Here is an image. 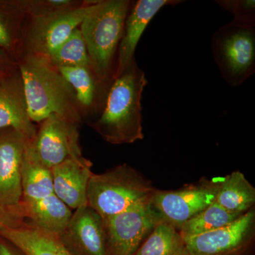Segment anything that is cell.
I'll use <instances>...</instances> for the list:
<instances>
[{
	"label": "cell",
	"mask_w": 255,
	"mask_h": 255,
	"mask_svg": "<svg viewBox=\"0 0 255 255\" xmlns=\"http://www.w3.org/2000/svg\"><path fill=\"white\" fill-rule=\"evenodd\" d=\"M132 4L130 0H99L80 26L92 70L101 80L110 83L124 24Z\"/></svg>",
	"instance_id": "obj_3"
},
{
	"label": "cell",
	"mask_w": 255,
	"mask_h": 255,
	"mask_svg": "<svg viewBox=\"0 0 255 255\" xmlns=\"http://www.w3.org/2000/svg\"><path fill=\"white\" fill-rule=\"evenodd\" d=\"M92 162L85 157L66 159L52 167L53 191L70 209L87 205V187L91 177Z\"/></svg>",
	"instance_id": "obj_15"
},
{
	"label": "cell",
	"mask_w": 255,
	"mask_h": 255,
	"mask_svg": "<svg viewBox=\"0 0 255 255\" xmlns=\"http://www.w3.org/2000/svg\"><path fill=\"white\" fill-rule=\"evenodd\" d=\"M17 68L33 123H41L53 114L81 123L82 112L73 88L48 58L23 55Z\"/></svg>",
	"instance_id": "obj_2"
},
{
	"label": "cell",
	"mask_w": 255,
	"mask_h": 255,
	"mask_svg": "<svg viewBox=\"0 0 255 255\" xmlns=\"http://www.w3.org/2000/svg\"><path fill=\"white\" fill-rule=\"evenodd\" d=\"M95 1H85L78 6L46 16L29 17L23 31V55L48 58L76 28L91 11Z\"/></svg>",
	"instance_id": "obj_6"
},
{
	"label": "cell",
	"mask_w": 255,
	"mask_h": 255,
	"mask_svg": "<svg viewBox=\"0 0 255 255\" xmlns=\"http://www.w3.org/2000/svg\"><path fill=\"white\" fill-rule=\"evenodd\" d=\"M215 202L229 212L245 214L255 205V187L243 172L235 171L221 179Z\"/></svg>",
	"instance_id": "obj_20"
},
{
	"label": "cell",
	"mask_w": 255,
	"mask_h": 255,
	"mask_svg": "<svg viewBox=\"0 0 255 255\" xmlns=\"http://www.w3.org/2000/svg\"><path fill=\"white\" fill-rule=\"evenodd\" d=\"M221 182L202 179L179 190H156L151 204L163 221L179 229L216 201Z\"/></svg>",
	"instance_id": "obj_9"
},
{
	"label": "cell",
	"mask_w": 255,
	"mask_h": 255,
	"mask_svg": "<svg viewBox=\"0 0 255 255\" xmlns=\"http://www.w3.org/2000/svg\"><path fill=\"white\" fill-rule=\"evenodd\" d=\"M0 255H16L4 244H0Z\"/></svg>",
	"instance_id": "obj_29"
},
{
	"label": "cell",
	"mask_w": 255,
	"mask_h": 255,
	"mask_svg": "<svg viewBox=\"0 0 255 255\" xmlns=\"http://www.w3.org/2000/svg\"><path fill=\"white\" fill-rule=\"evenodd\" d=\"M28 141L11 128L0 135V207H14L21 203V164Z\"/></svg>",
	"instance_id": "obj_11"
},
{
	"label": "cell",
	"mask_w": 255,
	"mask_h": 255,
	"mask_svg": "<svg viewBox=\"0 0 255 255\" xmlns=\"http://www.w3.org/2000/svg\"><path fill=\"white\" fill-rule=\"evenodd\" d=\"M134 255H190L177 228L164 221L156 226Z\"/></svg>",
	"instance_id": "obj_22"
},
{
	"label": "cell",
	"mask_w": 255,
	"mask_h": 255,
	"mask_svg": "<svg viewBox=\"0 0 255 255\" xmlns=\"http://www.w3.org/2000/svg\"><path fill=\"white\" fill-rule=\"evenodd\" d=\"M23 14L28 17L46 16L82 4L74 0H16Z\"/></svg>",
	"instance_id": "obj_25"
},
{
	"label": "cell",
	"mask_w": 255,
	"mask_h": 255,
	"mask_svg": "<svg viewBox=\"0 0 255 255\" xmlns=\"http://www.w3.org/2000/svg\"><path fill=\"white\" fill-rule=\"evenodd\" d=\"M48 59L55 68L87 67L92 68L86 44L80 27L76 28L51 53Z\"/></svg>",
	"instance_id": "obj_24"
},
{
	"label": "cell",
	"mask_w": 255,
	"mask_h": 255,
	"mask_svg": "<svg viewBox=\"0 0 255 255\" xmlns=\"http://www.w3.org/2000/svg\"><path fill=\"white\" fill-rule=\"evenodd\" d=\"M211 49L223 80L240 86L255 73V25L233 20L215 31Z\"/></svg>",
	"instance_id": "obj_5"
},
{
	"label": "cell",
	"mask_w": 255,
	"mask_h": 255,
	"mask_svg": "<svg viewBox=\"0 0 255 255\" xmlns=\"http://www.w3.org/2000/svg\"><path fill=\"white\" fill-rule=\"evenodd\" d=\"M26 17L16 0H0V48L15 60L21 49Z\"/></svg>",
	"instance_id": "obj_21"
},
{
	"label": "cell",
	"mask_w": 255,
	"mask_h": 255,
	"mask_svg": "<svg viewBox=\"0 0 255 255\" xmlns=\"http://www.w3.org/2000/svg\"><path fill=\"white\" fill-rule=\"evenodd\" d=\"M0 236L25 255H73L58 236L45 232L31 223L1 228Z\"/></svg>",
	"instance_id": "obj_17"
},
{
	"label": "cell",
	"mask_w": 255,
	"mask_h": 255,
	"mask_svg": "<svg viewBox=\"0 0 255 255\" xmlns=\"http://www.w3.org/2000/svg\"><path fill=\"white\" fill-rule=\"evenodd\" d=\"M21 205L25 219H29L37 228L58 237L68 227L73 216L71 209L55 194L29 204L21 201Z\"/></svg>",
	"instance_id": "obj_18"
},
{
	"label": "cell",
	"mask_w": 255,
	"mask_h": 255,
	"mask_svg": "<svg viewBox=\"0 0 255 255\" xmlns=\"http://www.w3.org/2000/svg\"><path fill=\"white\" fill-rule=\"evenodd\" d=\"M78 124L53 114L41 122L36 136L29 142L33 155L48 168L66 159L81 158Z\"/></svg>",
	"instance_id": "obj_8"
},
{
	"label": "cell",
	"mask_w": 255,
	"mask_h": 255,
	"mask_svg": "<svg viewBox=\"0 0 255 255\" xmlns=\"http://www.w3.org/2000/svg\"><path fill=\"white\" fill-rule=\"evenodd\" d=\"M241 216L226 211L214 201L199 214L183 223L178 231L183 238L194 237L226 226Z\"/></svg>",
	"instance_id": "obj_23"
},
{
	"label": "cell",
	"mask_w": 255,
	"mask_h": 255,
	"mask_svg": "<svg viewBox=\"0 0 255 255\" xmlns=\"http://www.w3.org/2000/svg\"><path fill=\"white\" fill-rule=\"evenodd\" d=\"M147 84L145 74L135 59L112 80L103 110L90 124L106 142L122 145L144 138L141 101Z\"/></svg>",
	"instance_id": "obj_1"
},
{
	"label": "cell",
	"mask_w": 255,
	"mask_h": 255,
	"mask_svg": "<svg viewBox=\"0 0 255 255\" xmlns=\"http://www.w3.org/2000/svg\"><path fill=\"white\" fill-rule=\"evenodd\" d=\"M11 128L33 140L36 125L28 115L22 80L18 68L0 79V130Z\"/></svg>",
	"instance_id": "obj_14"
},
{
	"label": "cell",
	"mask_w": 255,
	"mask_h": 255,
	"mask_svg": "<svg viewBox=\"0 0 255 255\" xmlns=\"http://www.w3.org/2000/svg\"><path fill=\"white\" fill-rule=\"evenodd\" d=\"M75 92L83 116L95 115L103 110L110 83L101 80L91 68H56Z\"/></svg>",
	"instance_id": "obj_16"
},
{
	"label": "cell",
	"mask_w": 255,
	"mask_h": 255,
	"mask_svg": "<svg viewBox=\"0 0 255 255\" xmlns=\"http://www.w3.org/2000/svg\"><path fill=\"white\" fill-rule=\"evenodd\" d=\"M25 222L21 203L14 207H0V229L3 228L16 227Z\"/></svg>",
	"instance_id": "obj_27"
},
{
	"label": "cell",
	"mask_w": 255,
	"mask_h": 255,
	"mask_svg": "<svg viewBox=\"0 0 255 255\" xmlns=\"http://www.w3.org/2000/svg\"><path fill=\"white\" fill-rule=\"evenodd\" d=\"M216 2L233 16V21L248 25H255L254 0H219Z\"/></svg>",
	"instance_id": "obj_26"
},
{
	"label": "cell",
	"mask_w": 255,
	"mask_h": 255,
	"mask_svg": "<svg viewBox=\"0 0 255 255\" xmlns=\"http://www.w3.org/2000/svg\"><path fill=\"white\" fill-rule=\"evenodd\" d=\"M182 1L178 0L132 1L126 18L123 36L117 51L114 78L120 75L135 59V50L140 37L159 10L164 6L178 4Z\"/></svg>",
	"instance_id": "obj_13"
},
{
	"label": "cell",
	"mask_w": 255,
	"mask_h": 255,
	"mask_svg": "<svg viewBox=\"0 0 255 255\" xmlns=\"http://www.w3.org/2000/svg\"><path fill=\"white\" fill-rule=\"evenodd\" d=\"M255 221V211L252 209L226 226L183 239L190 255H231L241 251L251 241Z\"/></svg>",
	"instance_id": "obj_10"
},
{
	"label": "cell",
	"mask_w": 255,
	"mask_h": 255,
	"mask_svg": "<svg viewBox=\"0 0 255 255\" xmlns=\"http://www.w3.org/2000/svg\"><path fill=\"white\" fill-rule=\"evenodd\" d=\"M163 219L151 203L103 219L110 255H134Z\"/></svg>",
	"instance_id": "obj_7"
},
{
	"label": "cell",
	"mask_w": 255,
	"mask_h": 255,
	"mask_svg": "<svg viewBox=\"0 0 255 255\" xmlns=\"http://www.w3.org/2000/svg\"><path fill=\"white\" fill-rule=\"evenodd\" d=\"M26 145L21 164L22 199L25 204L35 202L54 194L51 171L35 157Z\"/></svg>",
	"instance_id": "obj_19"
},
{
	"label": "cell",
	"mask_w": 255,
	"mask_h": 255,
	"mask_svg": "<svg viewBox=\"0 0 255 255\" xmlns=\"http://www.w3.org/2000/svg\"><path fill=\"white\" fill-rule=\"evenodd\" d=\"M59 238L67 249L82 255H110L103 219L90 206L75 210Z\"/></svg>",
	"instance_id": "obj_12"
},
{
	"label": "cell",
	"mask_w": 255,
	"mask_h": 255,
	"mask_svg": "<svg viewBox=\"0 0 255 255\" xmlns=\"http://www.w3.org/2000/svg\"><path fill=\"white\" fill-rule=\"evenodd\" d=\"M17 69V61L0 48V79Z\"/></svg>",
	"instance_id": "obj_28"
},
{
	"label": "cell",
	"mask_w": 255,
	"mask_h": 255,
	"mask_svg": "<svg viewBox=\"0 0 255 255\" xmlns=\"http://www.w3.org/2000/svg\"><path fill=\"white\" fill-rule=\"evenodd\" d=\"M156 189L138 171L127 163L102 174L92 173L87 187V205L102 219L149 204Z\"/></svg>",
	"instance_id": "obj_4"
}]
</instances>
